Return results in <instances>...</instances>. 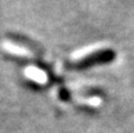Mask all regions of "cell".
I'll list each match as a JSON object with an SVG mask.
<instances>
[{"mask_svg": "<svg viewBox=\"0 0 134 133\" xmlns=\"http://www.w3.org/2000/svg\"><path fill=\"white\" fill-rule=\"evenodd\" d=\"M116 54L113 49L111 48H105V49H98L95 52H92L88 56L83 57V58L79 59V60L74 61V63H68L67 67L72 68V70H87L90 67L97 65H102V64H108L115 59Z\"/></svg>", "mask_w": 134, "mask_h": 133, "instance_id": "6da1fadb", "label": "cell"}, {"mask_svg": "<svg viewBox=\"0 0 134 133\" xmlns=\"http://www.w3.org/2000/svg\"><path fill=\"white\" fill-rule=\"evenodd\" d=\"M7 38L11 39L12 41L16 42L19 45H23V46H26L27 48H30L31 51L35 52V53H41L42 49L40 48V46L37 44L35 41H33L32 39L27 38L26 35L23 34H15V33H7Z\"/></svg>", "mask_w": 134, "mask_h": 133, "instance_id": "7a4b0ae2", "label": "cell"}, {"mask_svg": "<svg viewBox=\"0 0 134 133\" xmlns=\"http://www.w3.org/2000/svg\"><path fill=\"white\" fill-rule=\"evenodd\" d=\"M69 97H71V94H69V91L68 90H65V88H61L60 92H59V98L63 99L64 101L68 100Z\"/></svg>", "mask_w": 134, "mask_h": 133, "instance_id": "3957f363", "label": "cell"}]
</instances>
